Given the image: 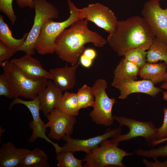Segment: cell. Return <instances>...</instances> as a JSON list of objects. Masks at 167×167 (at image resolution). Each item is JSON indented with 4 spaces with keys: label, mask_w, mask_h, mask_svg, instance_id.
<instances>
[{
    "label": "cell",
    "mask_w": 167,
    "mask_h": 167,
    "mask_svg": "<svg viewBox=\"0 0 167 167\" xmlns=\"http://www.w3.org/2000/svg\"><path fill=\"white\" fill-rule=\"evenodd\" d=\"M88 21L84 19L75 22L64 29L55 41V53L60 59L71 65L78 63L85 44L91 43L101 48L107 43L106 39L89 28Z\"/></svg>",
    "instance_id": "obj_1"
},
{
    "label": "cell",
    "mask_w": 167,
    "mask_h": 167,
    "mask_svg": "<svg viewBox=\"0 0 167 167\" xmlns=\"http://www.w3.org/2000/svg\"><path fill=\"white\" fill-rule=\"evenodd\" d=\"M155 36L144 19L133 16L118 21L114 31L109 34L107 43L120 56L137 47L148 50Z\"/></svg>",
    "instance_id": "obj_2"
},
{
    "label": "cell",
    "mask_w": 167,
    "mask_h": 167,
    "mask_svg": "<svg viewBox=\"0 0 167 167\" xmlns=\"http://www.w3.org/2000/svg\"><path fill=\"white\" fill-rule=\"evenodd\" d=\"M0 66L9 83L11 98L21 96L34 99L48 84L49 79H35L28 77L8 60L2 62Z\"/></svg>",
    "instance_id": "obj_3"
},
{
    "label": "cell",
    "mask_w": 167,
    "mask_h": 167,
    "mask_svg": "<svg viewBox=\"0 0 167 167\" xmlns=\"http://www.w3.org/2000/svg\"><path fill=\"white\" fill-rule=\"evenodd\" d=\"M70 15L66 20L55 22L53 19L45 21L35 45L37 52L41 55L53 54L55 53V41L60 34L75 22L84 19L81 8H79L71 0H67Z\"/></svg>",
    "instance_id": "obj_4"
},
{
    "label": "cell",
    "mask_w": 167,
    "mask_h": 167,
    "mask_svg": "<svg viewBox=\"0 0 167 167\" xmlns=\"http://www.w3.org/2000/svg\"><path fill=\"white\" fill-rule=\"evenodd\" d=\"M119 143L106 139L83 159L85 162L84 167H124L122 161L126 156H132V153L127 152L118 147Z\"/></svg>",
    "instance_id": "obj_5"
},
{
    "label": "cell",
    "mask_w": 167,
    "mask_h": 167,
    "mask_svg": "<svg viewBox=\"0 0 167 167\" xmlns=\"http://www.w3.org/2000/svg\"><path fill=\"white\" fill-rule=\"evenodd\" d=\"M95 97L93 109L89 116L96 124L106 126H111L114 119L112 109L116 99L110 98L106 92L107 83L105 79H97L92 87Z\"/></svg>",
    "instance_id": "obj_6"
},
{
    "label": "cell",
    "mask_w": 167,
    "mask_h": 167,
    "mask_svg": "<svg viewBox=\"0 0 167 167\" xmlns=\"http://www.w3.org/2000/svg\"><path fill=\"white\" fill-rule=\"evenodd\" d=\"M33 1L35 11L33 24L24 44L19 50L31 55L35 53V44L44 23L49 19H56L59 16L56 7L47 0Z\"/></svg>",
    "instance_id": "obj_7"
},
{
    "label": "cell",
    "mask_w": 167,
    "mask_h": 167,
    "mask_svg": "<svg viewBox=\"0 0 167 167\" xmlns=\"http://www.w3.org/2000/svg\"><path fill=\"white\" fill-rule=\"evenodd\" d=\"M113 118L120 126L128 127L129 131L126 134H121L112 138V141L119 143L140 137L143 138L148 144L151 145L153 142L157 140L158 128L152 122H142L122 116H113Z\"/></svg>",
    "instance_id": "obj_8"
},
{
    "label": "cell",
    "mask_w": 167,
    "mask_h": 167,
    "mask_svg": "<svg viewBox=\"0 0 167 167\" xmlns=\"http://www.w3.org/2000/svg\"><path fill=\"white\" fill-rule=\"evenodd\" d=\"M141 13L155 37L167 44V8H162L159 1L148 0Z\"/></svg>",
    "instance_id": "obj_9"
},
{
    "label": "cell",
    "mask_w": 167,
    "mask_h": 167,
    "mask_svg": "<svg viewBox=\"0 0 167 167\" xmlns=\"http://www.w3.org/2000/svg\"><path fill=\"white\" fill-rule=\"evenodd\" d=\"M16 104H21L25 106L29 110L32 116L33 120L29 123V126L32 130V133L28 142L32 143L38 138L43 139L53 146L57 154L61 152L62 147L60 146L57 143L52 141L46 135L47 127L45 124L40 116V106L38 96L30 101H25L19 97H16L14 98L10 103L9 109H11L13 105Z\"/></svg>",
    "instance_id": "obj_10"
},
{
    "label": "cell",
    "mask_w": 167,
    "mask_h": 167,
    "mask_svg": "<svg viewBox=\"0 0 167 167\" xmlns=\"http://www.w3.org/2000/svg\"><path fill=\"white\" fill-rule=\"evenodd\" d=\"M84 19L110 34L113 32L118 20L113 11L105 5L96 2L81 8Z\"/></svg>",
    "instance_id": "obj_11"
},
{
    "label": "cell",
    "mask_w": 167,
    "mask_h": 167,
    "mask_svg": "<svg viewBox=\"0 0 167 167\" xmlns=\"http://www.w3.org/2000/svg\"><path fill=\"white\" fill-rule=\"evenodd\" d=\"M120 126L111 129L108 128L103 134L86 139H75L71 135L65 136L63 139L66 143L62 147V151L73 152L82 151L87 153H90L104 140L113 138L121 134Z\"/></svg>",
    "instance_id": "obj_12"
},
{
    "label": "cell",
    "mask_w": 167,
    "mask_h": 167,
    "mask_svg": "<svg viewBox=\"0 0 167 167\" xmlns=\"http://www.w3.org/2000/svg\"><path fill=\"white\" fill-rule=\"evenodd\" d=\"M46 117L48 121L45 124L46 126L50 128L49 138L59 140L72 134L76 121V117L67 114L55 108Z\"/></svg>",
    "instance_id": "obj_13"
},
{
    "label": "cell",
    "mask_w": 167,
    "mask_h": 167,
    "mask_svg": "<svg viewBox=\"0 0 167 167\" xmlns=\"http://www.w3.org/2000/svg\"><path fill=\"white\" fill-rule=\"evenodd\" d=\"M111 85L119 91V98L122 100L126 99L130 94L135 93H142L156 97L162 91L161 88L155 87L151 80L147 79L112 81Z\"/></svg>",
    "instance_id": "obj_14"
},
{
    "label": "cell",
    "mask_w": 167,
    "mask_h": 167,
    "mask_svg": "<svg viewBox=\"0 0 167 167\" xmlns=\"http://www.w3.org/2000/svg\"><path fill=\"white\" fill-rule=\"evenodd\" d=\"M32 55L26 54L20 58L12 59L10 62L32 78L35 79L45 78L52 80L53 77L49 71L45 70L39 61Z\"/></svg>",
    "instance_id": "obj_15"
},
{
    "label": "cell",
    "mask_w": 167,
    "mask_h": 167,
    "mask_svg": "<svg viewBox=\"0 0 167 167\" xmlns=\"http://www.w3.org/2000/svg\"><path fill=\"white\" fill-rule=\"evenodd\" d=\"M62 92L50 79L47 85L39 92L38 97L40 110L45 117L56 108L63 95Z\"/></svg>",
    "instance_id": "obj_16"
},
{
    "label": "cell",
    "mask_w": 167,
    "mask_h": 167,
    "mask_svg": "<svg viewBox=\"0 0 167 167\" xmlns=\"http://www.w3.org/2000/svg\"><path fill=\"white\" fill-rule=\"evenodd\" d=\"M30 151L17 148L10 142L2 144L0 148V167H20L24 157Z\"/></svg>",
    "instance_id": "obj_17"
},
{
    "label": "cell",
    "mask_w": 167,
    "mask_h": 167,
    "mask_svg": "<svg viewBox=\"0 0 167 167\" xmlns=\"http://www.w3.org/2000/svg\"><path fill=\"white\" fill-rule=\"evenodd\" d=\"M79 64V62L75 65L50 69L53 82L63 91L72 89L76 84V72Z\"/></svg>",
    "instance_id": "obj_18"
},
{
    "label": "cell",
    "mask_w": 167,
    "mask_h": 167,
    "mask_svg": "<svg viewBox=\"0 0 167 167\" xmlns=\"http://www.w3.org/2000/svg\"><path fill=\"white\" fill-rule=\"evenodd\" d=\"M167 66V65L164 62H146L140 68L139 75L142 79L151 80L155 85L162 82L166 73Z\"/></svg>",
    "instance_id": "obj_19"
},
{
    "label": "cell",
    "mask_w": 167,
    "mask_h": 167,
    "mask_svg": "<svg viewBox=\"0 0 167 167\" xmlns=\"http://www.w3.org/2000/svg\"><path fill=\"white\" fill-rule=\"evenodd\" d=\"M140 70L136 65L123 58L114 71L113 81L136 80Z\"/></svg>",
    "instance_id": "obj_20"
},
{
    "label": "cell",
    "mask_w": 167,
    "mask_h": 167,
    "mask_svg": "<svg viewBox=\"0 0 167 167\" xmlns=\"http://www.w3.org/2000/svg\"><path fill=\"white\" fill-rule=\"evenodd\" d=\"M28 33L24 34L20 39H16L12 36L11 31L5 22L3 17L0 15V41L2 42L15 53L24 44Z\"/></svg>",
    "instance_id": "obj_21"
},
{
    "label": "cell",
    "mask_w": 167,
    "mask_h": 167,
    "mask_svg": "<svg viewBox=\"0 0 167 167\" xmlns=\"http://www.w3.org/2000/svg\"><path fill=\"white\" fill-rule=\"evenodd\" d=\"M48 159V156L43 150L36 148L24 156L20 167H49Z\"/></svg>",
    "instance_id": "obj_22"
},
{
    "label": "cell",
    "mask_w": 167,
    "mask_h": 167,
    "mask_svg": "<svg viewBox=\"0 0 167 167\" xmlns=\"http://www.w3.org/2000/svg\"><path fill=\"white\" fill-rule=\"evenodd\" d=\"M146 58L149 63L163 61L167 65V44L155 37L147 51Z\"/></svg>",
    "instance_id": "obj_23"
},
{
    "label": "cell",
    "mask_w": 167,
    "mask_h": 167,
    "mask_svg": "<svg viewBox=\"0 0 167 167\" xmlns=\"http://www.w3.org/2000/svg\"><path fill=\"white\" fill-rule=\"evenodd\" d=\"M56 108L70 115H78L80 109L76 93L65 91Z\"/></svg>",
    "instance_id": "obj_24"
},
{
    "label": "cell",
    "mask_w": 167,
    "mask_h": 167,
    "mask_svg": "<svg viewBox=\"0 0 167 167\" xmlns=\"http://www.w3.org/2000/svg\"><path fill=\"white\" fill-rule=\"evenodd\" d=\"M76 94L79 109L93 107L95 97L92 87L84 84L78 89Z\"/></svg>",
    "instance_id": "obj_25"
},
{
    "label": "cell",
    "mask_w": 167,
    "mask_h": 167,
    "mask_svg": "<svg viewBox=\"0 0 167 167\" xmlns=\"http://www.w3.org/2000/svg\"><path fill=\"white\" fill-rule=\"evenodd\" d=\"M73 152L61 151L57 154V165L58 167H82L83 160L76 158Z\"/></svg>",
    "instance_id": "obj_26"
},
{
    "label": "cell",
    "mask_w": 167,
    "mask_h": 167,
    "mask_svg": "<svg viewBox=\"0 0 167 167\" xmlns=\"http://www.w3.org/2000/svg\"><path fill=\"white\" fill-rule=\"evenodd\" d=\"M146 50L141 47L133 48L126 53L123 58L132 62L141 68L147 61Z\"/></svg>",
    "instance_id": "obj_27"
},
{
    "label": "cell",
    "mask_w": 167,
    "mask_h": 167,
    "mask_svg": "<svg viewBox=\"0 0 167 167\" xmlns=\"http://www.w3.org/2000/svg\"><path fill=\"white\" fill-rule=\"evenodd\" d=\"M137 155L146 158H157L167 157V143L157 148L144 150L140 148L134 151Z\"/></svg>",
    "instance_id": "obj_28"
},
{
    "label": "cell",
    "mask_w": 167,
    "mask_h": 167,
    "mask_svg": "<svg viewBox=\"0 0 167 167\" xmlns=\"http://www.w3.org/2000/svg\"><path fill=\"white\" fill-rule=\"evenodd\" d=\"M13 0H0V10L8 18L12 25L17 19L12 6Z\"/></svg>",
    "instance_id": "obj_29"
},
{
    "label": "cell",
    "mask_w": 167,
    "mask_h": 167,
    "mask_svg": "<svg viewBox=\"0 0 167 167\" xmlns=\"http://www.w3.org/2000/svg\"><path fill=\"white\" fill-rule=\"evenodd\" d=\"M0 96L11 98L9 83L3 72L0 75Z\"/></svg>",
    "instance_id": "obj_30"
},
{
    "label": "cell",
    "mask_w": 167,
    "mask_h": 167,
    "mask_svg": "<svg viewBox=\"0 0 167 167\" xmlns=\"http://www.w3.org/2000/svg\"><path fill=\"white\" fill-rule=\"evenodd\" d=\"M15 53L2 42L0 41V65L9 59Z\"/></svg>",
    "instance_id": "obj_31"
},
{
    "label": "cell",
    "mask_w": 167,
    "mask_h": 167,
    "mask_svg": "<svg viewBox=\"0 0 167 167\" xmlns=\"http://www.w3.org/2000/svg\"><path fill=\"white\" fill-rule=\"evenodd\" d=\"M164 116L162 125L158 128L157 135V140L167 137V108L163 109Z\"/></svg>",
    "instance_id": "obj_32"
},
{
    "label": "cell",
    "mask_w": 167,
    "mask_h": 167,
    "mask_svg": "<svg viewBox=\"0 0 167 167\" xmlns=\"http://www.w3.org/2000/svg\"><path fill=\"white\" fill-rule=\"evenodd\" d=\"M153 158L155 160L153 162L149 161L145 158H143V162L144 165L148 167H167V160L161 162L158 161L157 158Z\"/></svg>",
    "instance_id": "obj_33"
},
{
    "label": "cell",
    "mask_w": 167,
    "mask_h": 167,
    "mask_svg": "<svg viewBox=\"0 0 167 167\" xmlns=\"http://www.w3.org/2000/svg\"><path fill=\"white\" fill-rule=\"evenodd\" d=\"M79 60L80 64L86 68H90L92 65L93 61L83 54L80 56Z\"/></svg>",
    "instance_id": "obj_34"
},
{
    "label": "cell",
    "mask_w": 167,
    "mask_h": 167,
    "mask_svg": "<svg viewBox=\"0 0 167 167\" xmlns=\"http://www.w3.org/2000/svg\"><path fill=\"white\" fill-rule=\"evenodd\" d=\"M17 4L21 8L29 7L31 9L34 8L33 0H15Z\"/></svg>",
    "instance_id": "obj_35"
},
{
    "label": "cell",
    "mask_w": 167,
    "mask_h": 167,
    "mask_svg": "<svg viewBox=\"0 0 167 167\" xmlns=\"http://www.w3.org/2000/svg\"><path fill=\"white\" fill-rule=\"evenodd\" d=\"M82 54L92 60H93L97 56L96 51L91 48H88L85 49Z\"/></svg>",
    "instance_id": "obj_36"
},
{
    "label": "cell",
    "mask_w": 167,
    "mask_h": 167,
    "mask_svg": "<svg viewBox=\"0 0 167 167\" xmlns=\"http://www.w3.org/2000/svg\"><path fill=\"white\" fill-rule=\"evenodd\" d=\"M167 141V137L160 139L156 140L153 142L151 144V145L156 146Z\"/></svg>",
    "instance_id": "obj_37"
},
{
    "label": "cell",
    "mask_w": 167,
    "mask_h": 167,
    "mask_svg": "<svg viewBox=\"0 0 167 167\" xmlns=\"http://www.w3.org/2000/svg\"><path fill=\"white\" fill-rule=\"evenodd\" d=\"M161 88L167 90V83L164 82L161 85Z\"/></svg>",
    "instance_id": "obj_38"
},
{
    "label": "cell",
    "mask_w": 167,
    "mask_h": 167,
    "mask_svg": "<svg viewBox=\"0 0 167 167\" xmlns=\"http://www.w3.org/2000/svg\"><path fill=\"white\" fill-rule=\"evenodd\" d=\"M167 83V72L165 73L162 80V82Z\"/></svg>",
    "instance_id": "obj_39"
},
{
    "label": "cell",
    "mask_w": 167,
    "mask_h": 167,
    "mask_svg": "<svg viewBox=\"0 0 167 167\" xmlns=\"http://www.w3.org/2000/svg\"><path fill=\"white\" fill-rule=\"evenodd\" d=\"M145 0L148 1V0ZM157 0V1H160L161 0Z\"/></svg>",
    "instance_id": "obj_40"
}]
</instances>
